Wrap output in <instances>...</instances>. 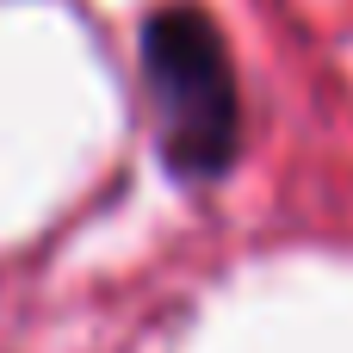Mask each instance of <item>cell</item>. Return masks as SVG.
I'll return each mask as SVG.
<instances>
[{"mask_svg":"<svg viewBox=\"0 0 353 353\" xmlns=\"http://www.w3.org/2000/svg\"><path fill=\"white\" fill-rule=\"evenodd\" d=\"M137 62L161 168L192 186L223 180L242 155V87L217 19L192 0L155 6L143 19Z\"/></svg>","mask_w":353,"mask_h":353,"instance_id":"cell-1","label":"cell"}]
</instances>
